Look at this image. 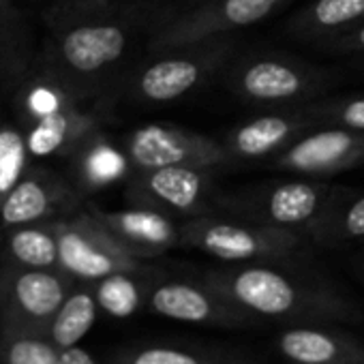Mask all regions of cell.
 I'll return each instance as SVG.
<instances>
[{"mask_svg": "<svg viewBox=\"0 0 364 364\" xmlns=\"http://www.w3.org/2000/svg\"><path fill=\"white\" fill-rule=\"evenodd\" d=\"M315 127H341L364 133V95L334 97L302 105Z\"/></svg>", "mask_w": 364, "mask_h": 364, "instance_id": "obj_28", "label": "cell"}, {"mask_svg": "<svg viewBox=\"0 0 364 364\" xmlns=\"http://www.w3.org/2000/svg\"><path fill=\"white\" fill-rule=\"evenodd\" d=\"M204 281L251 321L330 326L353 321L360 315L353 300L336 283L300 266V259L223 264L208 270Z\"/></svg>", "mask_w": 364, "mask_h": 364, "instance_id": "obj_2", "label": "cell"}, {"mask_svg": "<svg viewBox=\"0 0 364 364\" xmlns=\"http://www.w3.org/2000/svg\"><path fill=\"white\" fill-rule=\"evenodd\" d=\"M122 148L133 169H152L169 165L219 169L234 163L223 141L163 122H150L133 129L122 139Z\"/></svg>", "mask_w": 364, "mask_h": 364, "instance_id": "obj_11", "label": "cell"}, {"mask_svg": "<svg viewBox=\"0 0 364 364\" xmlns=\"http://www.w3.org/2000/svg\"><path fill=\"white\" fill-rule=\"evenodd\" d=\"M146 306L154 315L198 326L240 328L251 323L245 313H240L204 279L200 283L182 279L154 281L150 283Z\"/></svg>", "mask_w": 364, "mask_h": 364, "instance_id": "obj_13", "label": "cell"}, {"mask_svg": "<svg viewBox=\"0 0 364 364\" xmlns=\"http://www.w3.org/2000/svg\"><path fill=\"white\" fill-rule=\"evenodd\" d=\"M75 283L58 268L0 264V328L3 332H46Z\"/></svg>", "mask_w": 364, "mask_h": 364, "instance_id": "obj_10", "label": "cell"}, {"mask_svg": "<svg viewBox=\"0 0 364 364\" xmlns=\"http://www.w3.org/2000/svg\"><path fill=\"white\" fill-rule=\"evenodd\" d=\"M60 351L43 332H3L0 336V364H56Z\"/></svg>", "mask_w": 364, "mask_h": 364, "instance_id": "obj_27", "label": "cell"}, {"mask_svg": "<svg viewBox=\"0 0 364 364\" xmlns=\"http://www.w3.org/2000/svg\"><path fill=\"white\" fill-rule=\"evenodd\" d=\"M187 3H191V5H200V3H206V0H187Z\"/></svg>", "mask_w": 364, "mask_h": 364, "instance_id": "obj_34", "label": "cell"}, {"mask_svg": "<svg viewBox=\"0 0 364 364\" xmlns=\"http://www.w3.org/2000/svg\"><path fill=\"white\" fill-rule=\"evenodd\" d=\"M291 0H206L191 11L161 18L148 37V52H163L259 24Z\"/></svg>", "mask_w": 364, "mask_h": 364, "instance_id": "obj_9", "label": "cell"}, {"mask_svg": "<svg viewBox=\"0 0 364 364\" xmlns=\"http://www.w3.org/2000/svg\"><path fill=\"white\" fill-rule=\"evenodd\" d=\"M3 264L37 270H60L56 219L18 225L3 232Z\"/></svg>", "mask_w": 364, "mask_h": 364, "instance_id": "obj_22", "label": "cell"}, {"mask_svg": "<svg viewBox=\"0 0 364 364\" xmlns=\"http://www.w3.org/2000/svg\"><path fill=\"white\" fill-rule=\"evenodd\" d=\"M213 167L169 165L152 169H133L124 180L129 204L161 210L180 223L217 213L219 189Z\"/></svg>", "mask_w": 364, "mask_h": 364, "instance_id": "obj_7", "label": "cell"}, {"mask_svg": "<svg viewBox=\"0 0 364 364\" xmlns=\"http://www.w3.org/2000/svg\"><path fill=\"white\" fill-rule=\"evenodd\" d=\"M330 193L332 185L326 180H270L242 187L234 193H219L217 213L245 217L255 223L306 236L319 219Z\"/></svg>", "mask_w": 364, "mask_h": 364, "instance_id": "obj_6", "label": "cell"}, {"mask_svg": "<svg viewBox=\"0 0 364 364\" xmlns=\"http://www.w3.org/2000/svg\"><path fill=\"white\" fill-rule=\"evenodd\" d=\"M353 268L358 270L360 279H364V245H360V251L353 257Z\"/></svg>", "mask_w": 364, "mask_h": 364, "instance_id": "obj_32", "label": "cell"}, {"mask_svg": "<svg viewBox=\"0 0 364 364\" xmlns=\"http://www.w3.org/2000/svg\"><path fill=\"white\" fill-rule=\"evenodd\" d=\"M223 77L232 95L266 109L309 105L330 86V77L321 69L281 52L236 56L225 67Z\"/></svg>", "mask_w": 364, "mask_h": 364, "instance_id": "obj_5", "label": "cell"}, {"mask_svg": "<svg viewBox=\"0 0 364 364\" xmlns=\"http://www.w3.org/2000/svg\"><path fill=\"white\" fill-rule=\"evenodd\" d=\"M277 349L291 364H364V345L328 326H289Z\"/></svg>", "mask_w": 364, "mask_h": 364, "instance_id": "obj_17", "label": "cell"}, {"mask_svg": "<svg viewBox=\"0 0 364 364\" xmlns=\"http://www.w3.org/2000/svg\"><path fill=\"white\" fill-rule=\"evenodd\" d=\"M309 238L228 213H210L180 223V247L196 249L221 264L300 259Z\"/></svg>", "mask_w": 364, "mask_h": 364, "instance_id": "obj_3", "label": "cell"}, {"mask_svg": "<svg viewBox=\"0 0 364 364\" xmlns=\"http://www.w3.org/2000/svg\"><path fill=\"white\" fill-rule=\"evenodd\" d=\"M364 22V0H311L285 24V31L302 41L321 46Z\"/></svg>", "mask_w": 364, "mask_h": 364, "instance_id": "obj_21", "label": "cell"}, {"mask_svg": "<svg viewBox=\"0 0 364 364\" xmlns=\"http://www.w3.org/2000/svg\"><path fill=\"white\" fill-rule=\"evenodd\" d=\"M88 210L133 257L141 262L180 247V221L161 210L135 204L120 210H103L99 206H88Z\"/></svg>", "mask_w": 364, "mask_h": 364, "instance_id": "obj_16", "label": "cell"}, {"mask_svg": "<svg viewBox=\"0 0 364 364\" xmlns=\"http://www.w3.org/2000/svg\"><path fill=\"white\" fill-rule=\"evenodd\" d=\"M58 266L77 283H97L116 272L144 270L114 234L86 208L56 219Z\"/></svg>", "mask_w": 364, "mask_h": 364, "instance_id": "obj_8", "label": "cell"}, {"mask_svg": "<svg viewBox=\"0 0 364 364\" xmlns=\"http://www.w3.org/2000/svg\"><path fill=\"white\" fill-rule=\"evenodd\" d=\"M80 103L67 105L35 122L22 124L33 159L69 156L88 133L101 127L99 114L84 109Z\"/></svg>", "mask_w": 364, "mask_h": 364, "instance_id": "obj_19", "label": "cell"}, {"mask_svg": "<svg viewBox=\"0 0 364 364\" xmlns=\"http://www.w3.org/2000/svg\"><path fill=\"white\" fill-rule=\"evenodd\" d=\"M364 163V133L315 127L270 159V167L296 178L326 180Z\"/></svg>", "mask_w": 364, "mask_h": 364, "instance_id": "obj_12", "label": "cell"}, {"mask_svg": "<svg viewBox=\"0 0 364 364\" xmlns=\"http://www.w3.org/2000/svg\"><path fill=\"white\" fill-rule=\"evenodd\" d=\"M33 152L20 122H0V204L31 169Z\"/></svg>", "mask_w": 364, "mask_h": 364, "instance_id": "obj_26", "label": "cell"}, {"mask_svg": "<svg viewBox=\"0 0 364 364\" xmlns=\"http://www.w3.org/2000/svg\"><path fill=\"white\" fill-rule=\"evenodd\" d=\"M306 238L323 249L364 245V191L332 187V193Z\"/></svg>", "mask_w": 364, "mask_h": 364, "instance_id": "obj_20", "label": "cell"}, {"mask_svg": "<svg viewBox=\"0 0 364 364\" xmlns=\"http://www.w3.org/2000/svg\"><path fill=\"white\" fill-rule=\"evenodd\" d=\"M31 28L26 18L7 0H0V80L22 84L31 65Z\"/></svg>", "mask_w": 364, "mask_h": 364, "instance_id": "obj_24", "label": "cell"}, {"mask_svg": "<svg viewBox=\"0 0 364 364\" xmlns=\"http://www.w3.org/2000/svg\"><path fill=\"white\" fill-rule=\"evenodd\" d=\"M0 264H3V230H0Z\"/></svg>", "mask_w": 364, "mask_h": 364, "instance_id": "obj_33", "label": "cell"}, {"mask_svg": "<svg viewBox=\"0 0 364 364\" xmlns=\"http://www.w3.org/2000/svg\"><path fill=\"white\" fill-rule=\"evenodd\" d=\"M75 187L82 193H99L131 176L133 165L122 146H116L101 127L88 133L69 154Z\"/></svg>", "mask_w": 364, "mask_h": 364, "instance_id": "obj_18", "label": "cell"}, {"mask_svg": "<svg viewBox=\"0 0 364 364\" xmlns=\"http://www.w3.org/2000/svg\"><path fill=\"white\" fill-rule=\"evenodd\" d=\"M144 272L146 270L116 272L92 283L99 309L114 319L133 317L141 306H146L150 289V283L144 279Z\"/></svg>", "mask_w": 364, "mask_h": 364, "instance_id": "obj_25", "label": "cell"}, {"mask_svg": "<svg viewBox=\"0 0 364 364\" xmlns=\"http://www.w3.org/2000/svg\"><path fill=\"white\" fill-rule=\"evenodd\" d=\"M99 315V302L92 283H75L60 309L46 328V336L60 349L75 347L92 330Z\"/></svg>", "mask_w": 364, "mask_h": 364, "instance_id": "obj_23", "label": "cell"}, {"mask_svg": "<svg viewBox=\"0 0 364 364\" xmlns=\"http://www.w3.org/2000/svg\"><path fill=\"white\" fill-rule=\"evenodd\" d=\"M159 20L139 7H116L107 0H67L48 16L41 69L80 99L92 97L122 69L137 35Z\"/></svg>", "mask_w": 364, "mask_h": 364, "instance_id": "obj_1", "label": "cell"}, {"mask_svg": "<svg viewBox=\"0 0 364 364\" xmlns=\"http://www.w3.org/2000/svg\"><path fill=\"white\" fill-rule=\"evenodd\" d=\"M321 50L330 52V54H338V56H360L364 58V22L358 24L355 28L326 41L319 46Z\"/></svg>", "mask_w": 364, "mask_h": 364, "instance_id": "obj_30", "label": "cell"}, {"mask_svg": "<svg viewBox=\"0 0 364 364\" xmlns=\"http://www.w3.org/2000/svg\"><path fill=\"white\" fill-rule=\"evenodd\" d=\"M236 43L228 37L206 39L163 52H150L124 82V92L133 103L167 105L210 84L234 58Z\"/></svg>", "mask_w": 364, "mask_h": 364, "instance_id": "obj_4", "label": "cell"}, {"mask_svg": "<svg viewBox=\"0 0 364 364\" xmlns=\"http://www.w3.org/2000/svg\"><path fill=\"white\" fill-rule=\"evenodd\" d=\"M56 364H97V360L92 358V353H88L86 349L75 345V347L63 349Z\"/></svg>", "mask_w": 364, "mask_h": 364, "instance_id": "obj_31", "label": "cell"}, {"mask_svg": "<svg viewBox=\"0 0 364 364\" xmlns=\"http://www.w3.org/2000/svg\"><path fill=\"white\" fill-rule=\"evenodd\" d=\"M311 129L315 122L304 107L274 109L240 122L221 141L234 161H270Z\"/></svg>", "mask_w": 364, "mask_h": 364, "instance_id": "obj_15", "label": "cell"}, {"mask_svg": "<svg viewBox=\"0 0 364 364\" xmlns=\"http://www.w3.org/2000/svg\"><path fill=\"white\" fill-rule=\"evenodd\" d=\"M116 364H251V362L189 351L180 347L152 345V347H139L135 351L122 353Z\"/></svg>", "mask_w": 364, "mask_h": 364, "instance_id": "obj_29", "label": "cell"}, {"mask_svg": "<svg viewBox=\"0 0 364 364\" xmlns=\"http://www.w3.org/2000/svg\"><path fill=\"white\" fill-rule=\"evenodd\" d=\"M80 189L56 171L31 165L16 189L0 204V230L54 221L77 213Z\"/></svg>", "mask_w": 364, "mask_h": 364, "instance_id": "obj_14", "label": "cell"}]
</instances>
